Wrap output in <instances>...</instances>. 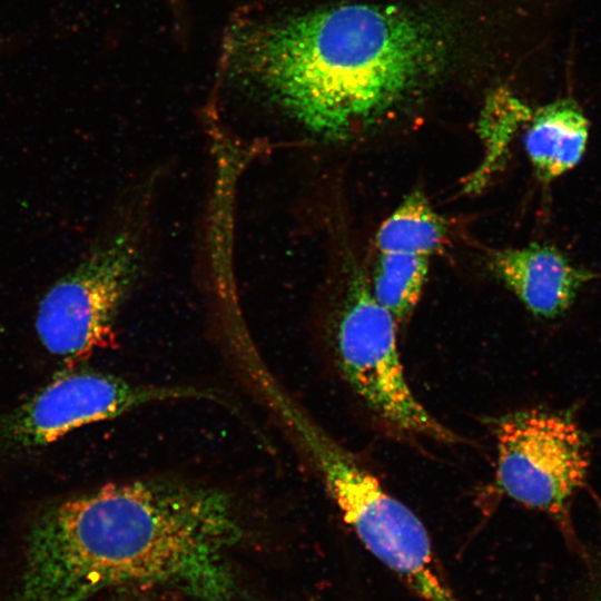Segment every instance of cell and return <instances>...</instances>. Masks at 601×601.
Returning a JSON list of instances; mask_svg holds the SVG:
<instances>
[{"instance_id": "6da1fadb", "label": "cell", "mask_w": 601, "mask_h": 601, "mask_svg": "<svg viewBox=\"0 0 601 601\" xmlns=\"http://www.w3.org/2000/svg\"><path fill=\"white\" fill-rule=\"evenodd\" d=\"M242 535L234 503L220 490L161 480L109 484L36 518L6 601H87L132 584L235 601L228 552Z\"/></svg>"}, {"instance_id": "7a4b0ae2", "label": "cell", "mask_w": 601, "mask_h": 601, "mask_svg": "<svg viewBox=\"0 0 601 601\" xmlns=\"http://www.w3.org/2000/svg\"><path fill=\"white\" fill-rule=\"evenodd\" d=\"M445 53L444 32L407 9L279 4L253 11L230 28L221 71L308 131L342 139L407 98Z\"/></svg>"}, {"instance_id": "3957f363", "label": "cell", "mask_w": 601, "mask_h": 601, "mask_svg": "<svg viewBox=\"0 0 601 601\" xmlns=\"http://www.w3.org/2000/svg\"><path fill=\"white\" fill-rule=\"evenodd\" d=\"M285 415L364 546L423 601H459L413 511L298 408L287 404Z\"/></svg>"}, {"instance_id": "277c9868", "label": "cell", "mask_w": 601, "mask_h": 601, "mask_svg": "<svg viewBox=\"0 0 601 601\" xmlns=\"http://www.w3.org/2000/svg\"><path fill=\"white\" fill-rule=\"evenodd\" d=\"M345 294L334 329V347L351 388L392 428L455 442L456 436L421 404L405 378L394 316L374 298L361 274L353 275Z\"/></svg>"}, {"instance_id": "5b68a950", "label": "cell", "mask_w": 601, "mask_h": 601, "mask_svg": "<svg viewBox=\"0 0 601 601\" xmlns=\"http://www.w3.org/2000/svg\"><path fill=\"white\" fill-rule=\"evenodd\" d=\"M141 249L136 230L122 228L49 287L36 317L49 353L73 361L108 344L116 315L139 276Z\"/></svg>"}, {"instance_id": "8992f818", "label": "cell", "mask_w": 601, "mask_h": 601, "mask_svg": "<svg viewBox=\"0 0 601 601\" xmlns=\"http://www.w3.org/2000/svg\"><path fill=\"white\" fill-rule=\"evenodd\" d=\"M496 446L499 490L568 530L570 502L585 485L590 467L579 425L559 413L514 412L499 421Z\"/></svg>"}, {"instance_id": "52a82bcc", "label": "cell", "mask_w": 601, "mask_h": 601, "mask_svg": "<svg viewBox=\"0 0 601 601\" xmlns=\"http://www.w3.org/2000/svg\"><path fill=\"white\" fill-rule=\"evenodd\" d=\"M195 397L215 395L195 387L135 384L90 370L63 371L0 420V452L47 445L147 403Z\"/></svg>"}, {"instance_id": "ba28073f", "label": "cell", "mask_w": 601, "mask_h": 601, "mask_svg": "<svg viewBox=\"0 0 601 601\" xmlns=\"http://www.w3.org/2000/svg\"><path fill=\"white\" fill-rule=\"evenodd\" d=\"M490 265L499 279L535 316L555 318L598 274L574 265L559 248L530 244L495 252Z\"/></svg>"}, {"instance_id": "9c48e42d", "label": "cell", "mask_w": 601, "mask_h": 601, "mask_svg": "<svg viewBox=\"0 0 601 601\" xmlns=\"http://www.w3.org/2000/svg\"><path fill=\"white\" fill-rule=\"evenodd\" d=\"M525 125V151L540 180L550 183L581 161L590 125L575 100L544 105L531 112Z\"/></svg>"}, {"instance_id": "30bf717a", "label": "cell", "mask_w": 601, "mask_h": 601, "mask_svg": "<svg viewBox=\"0 0 601 601\" xmlns=\"http://www.w3.org/2000/svg\"><path fill=\"white\" fill-rule=\"evenodd\" d=\"M447 236L444 218L425 194L411 191L376 233L381 253H408L430 257L443 248Z\"/></svg>"}, {"instance_id": "8fae6325", "label": "cell", "mask_w": 601, "mask_h": 601, "mask_svg": "<svg viewBox=\"0 0 601 601\" xmlns=\"http://www.w3.org/2000/svg\"><path fill=\"white\" fill-rule=\"evenodd\" d=\"M428 258L408 253H381L371 290L396 322L406 321L418 303L427 278Z\"/></svg>"}, {"instance_id": "7c38bea8", "label": "cell", "mask_w": 601, "mask_h": 601, "mask_svg": "<svg viewBox=\"0 0 601 601\" xmlns=\"http://www.w3.org/2000/svg\"><path fill=\"white\" fill-rule=\"evenodd\" d=\"M134 601H148V600H145V599H142V598H139V599H136V600H134Z\"/></svg>"}, {"instance_id": "4fadbf2b", "label": "cell", "mask_w": 601, "mask_h": 601, "mask_svg": "<svg viewBox=\"0 0 601 601\" xmlns=\"http://www.w3.org/2000/svg\"><path fill=\"white\" fill-rule=\"evenodd\" d=\"M600 601H601V598H600Z\"/></svg>"}]
</instances>
